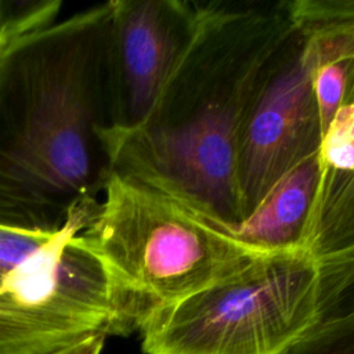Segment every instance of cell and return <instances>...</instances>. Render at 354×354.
I'll return each instance as SVG.
<instances>
[{
  "label": "cell",
  "mask_w": 354,
  "mask_h": 354,
  "mask_svg": "<svg viewBox=\"0 0 354 354\" xmlns=\"http://www.w3.org/2000/svg\"><path fill=\"white\" fill-rule=\"evenodd\" d=\"M109 22L106 1L1 50V224L55 231L104 192Z\"/></svg>",
  "instance_id": "1"
},
{
  "label": "cell",
  "mask_w": 354,
  "mask_h": 354,
  "mask_svg": "<svg viewBox=\"0 0 354 354\" xmlns=\"http://www.w3.org/2000/svg\"><path fill=\"white\" fill-rule=\"evenodd\" d=\"M83 236L136 329L153 313L232 281L271 256L181 195L111 171Z\"/></svg>",
  "instance_id": "2"
},
{
  "label": "cell",
  "mask_w": 354,
  "mask_h": 354,
  "mask_svg": "<svg viewBox=\"0 0 354 354\" xmlns=\"http://www.w3.org/2000/svg\"><path fill=\"white\" fill-rule=\"evenodd\" d=\"M100 210L79 203L55 231L0 223V354H39L136 330L83 231Z\"/></svg>",
  "instance_id": "3"
},
{
  "label": "cell",
  "mask_w": 354,
  "mask_h": 354,
  "mask_svg": "<svg viewBox=\"0 0 354 354\" xmlns=\"http://www.w3.org/2000/svg\"><path fill=\"white\" fill-rule=\"evenodd\" d=\"M315 257L270 259L149 315L145 354H283L318 322Z\"/></svg>",
  "instance_id": "4"
},
{
  "label": "cell",
  "mask_w": 354,
  "mask_h": 354,
  "mask_svg": "<svg viewBox=\"0 0 354 354\" xmlns=\"http://www.w3.org/2000/svg\"><path fill=\"white\" fill-rule=\"evenodd\" d=\"M250 98L236 86L228 97L203 102L181 122L108 127L111 171L176 192L225 223L243 220L239 140Z\"/></svg>",
  "instance_id": "5"
},
{
  "label": "cell",
  "mask_w": 354,
  "mask_h": 354,
  "mask_svg": "<svg viewBox=\"0 0 354 354\" xmlns=\"http://www.w3.org/2000/svg\"><path fill=\"white\" fill-rule=\"evenodd\" d=\"M183 3L112 0L108 33L111 127H140L162 113L167 93L196 44L217 26Z\"/></svg>",
  "instance_id": "6"
},
{
  "label": "cell",
  "mask_w": 354,
  "mask_h": 354,
  "mask_svg": "<svg viewBox=\"0 0 354 354\" xmlns=\"http://www.w3.org/2000/svg\"><path fill=\"white\" fill-rule=\"evenodd\" d=\"M321 119L310 69L300 50L248 105L239 140V181L246 216L303 159L319 151Z\"/></svg>",
  "instance_id": "7"
},
{
  "label": "cell",
  "mask_w": 354,
  "mask_h": 354,
  "mask_svg": "<svg viewBox=\"0 0 354 354\" xmlns=\"http://www.w3.org/2000/svg\"><path fill=\"white\" fill-rule=\"evenodd\" d=\"M319 185L318 151L278 180L243 220L225 223L227 228L238 241L271 256L308 252L310 227Z\"/></svg>",
  "instance_id": "8"
},
{
  "label": "cell",
  "mask_w": 354,
  "mask_h": 354,
  "mask_svg": "<svg viewBox=\"0 0 354 354\" xmlns=\"http://www.w3.org/2000/svg\"><path fill=\"white\" fill-rule=\"evenodd\" d=\"M321 185L308 252L317 259L354 242V105L342 108L319 147Z\"/></svg>",
  "instance_id": "9"
},
{
  "label": "cell",
  "mask_w": 354,
  "mask_h": 354,
  "mask_svg": "<svg viewBox=\"0 0 354 354\" xmlns=\"http://www.w3.org/2000/svg\"><path fill=\"white\" fill-rule=\"evenodd\" d=\"M299 30V50L311 73L324 137L335 115L354 105V19Z\"/></svg>",
  "instance_id": "10"
},
{
  "label": "cell",
  "mask_w": 354,
  "mask_h": 354,
  "mask_svg": "<svg viewBox=\"0 0 354 354\" xmlns=\"http://www.w3.org/2000/svg\"><path fill=\"white\" fill-rule=\"evenodd\" d=\"M318 270V324L354 313V242L315 259Z\"/></svg>",
  "instance_id": "11"
},
{
  "label": "cell",
  "mask_w": 354,
  "mask_h": 354,
  "mask_svg": "<svg viewBox=\"0 0 354 354\" xmlns=\"http://www.w3.org/2000/svg\"><path fill=\"white\" fill-rule=\"evenodd\" d=\"M59 0H11L0 1L1 50L24 37L39 33L57 18Z\"/></svg>",
  "instance_id": "12"
},
{
  "label": "cell",
  "mask_w": 354,
  "mask_h": 354,
  "mask_svg": "<svg viewBox=\"0 0 354 354\" xmlns=\"http://www.w3.org/2000/svg\"><path fill=\"white\" fill-rule=\"evenodd\" d=\"M283 354H354V313L313 326Z\"/></svg>",
  "instance_id": "13"
},
{
  "label": "cell",
  "mask_w": 354,
  "mask_h": 354,
  "mask_svg": "<svg viewBox=\"0 0 354 354\" xmlns=\"http://www.w3.org/2000/svg\"><path fill=\"white\" fill-rule=\"evenodd\" d=\"M289 15L297 29L354 19V0H297L289 4Z\"/></svg>",
  "instance_id": "14"
},
{
  "label": "cell",
  "mask_w": 354,
  "mask_h": 354,
  "mask_svg": "<svg viewBox=\"0 0 354 354\" xmlns=\"http://www.w3.org/2000/svg\"><path fill=\"white\" fill-rule=\"evenodd\" d=\"M105 339L106 337L104 336H91L76 343L39 354H101Z\"/></svg>",
  "instance_id": "15"
},
{
  "label": "cell",
  "mask_w": 354,
  "mask_h": 354,
  "mask_svg": "<svg viewBox=\"0 0 354 354\" xmlns=\"http://www.w3.org/2000/svg\"><path fill=\"white\" fill-rule=\"evenodd\" d=\"M0 54H1V37H0Z\"/></svg>",
  "instance_id": "16"
}]
</instances>
